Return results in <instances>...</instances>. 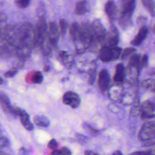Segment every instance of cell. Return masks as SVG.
Listing matches in <instances>:
<instances>
[{
	"mask_svg": "<svg viewBox=\"0 0 155 155\" xmlns=\"http://www.w3.org/2000/svg\"><path fill=\"white\" fill-rule=\"evenodd\" d=\"M0 104L7 112H8L14 116H18L20 108L13 107L10 104V102L8 97L1 91H0Z\"/></svg>",
	"mask_w": 155,
	"mask_h": 155,
	"instance_id": "12",
	"label": "cell"
},
{
	"mask_svg": "<svg viewBox=\"0 0 155 155\" xmlns=\"http://www.w3.org/2000/svg\"><path fill=\"white\" fill-rule=\"evenodd\" d=\"M59 33L62 37H64L66 34L67 28H68V23L64 19H61L59 21Z\"/></svg>",
	"mask_w": 155,
	"mask_h": 155,
	"instance_id": "26",
	"label": "cell"
},
{
	"mask_svg": "<svg viewBox=\"0 0 155 155\" xmlns=\"http://www.w3.org/2000/svg\"><path fill=\"white\" fill-rule=\"evenodd\" d=\"M148 29L147 27L143 25L140 27L137 35L131 42V44L134 46H138L142 44V42L146 38L148 34Z\"/></svg>",
	"mask_w": 155,
	"mask_h": 155,
	"instance_id": "16",
	"label": "cell"
},
{
	"mask_svg": "<svg viewBox=\"0 0 155 155\" xmlns=\"http://www.w3.org/2000/svg\"><path fill=\"white\" fill-rule=\"evenodd\" d=\"M136 50L133 48H126L121 54L122 59H127L128 57H131L136 53Z\"/></svg>",
	"mask_w": 155,
	"mask_h": 155,
	"instance_id": "27",
	"label": "cell"
},
{
	"mask_svg": "<svg viewBox=\"0 0 155 155\" xmlns=\"http://www.w3.org/2000/svg\"><path fill=\"white\" fill-rule=\"evenodd\" d=\"M139 112H140V107L139 105V96L137 97V96H136L134 101L133 107L131 110V113H132L133 115L136 116V115H137Z\"/></svg>",
	"mask_w": 155,
	"mask_h": 155,
	"instance_id": "28",
	"label": "cell"
},
{
	"mask_svg": "<svg viewBox=\"0 0 155 155\" xmlns=\"http://www.w3.org/2000/svg\"><path fill=\"white\" fill-rule=\"evenodd\" d=\"M140 55L136 53L133 54L130 58L129 63L128 67H132L135 68L139 71L140 69Z\"/></svg>",
	"mask_w": 155,
	"mask_h": 155,
	"instance_id": "22",
	"label": "cell"
},
{
	"mask_svg": "<svg viewBox=\"0 0 155 155\" xmlns=\"http://www.w3.org/2000/svg\"><path fill=\"white\" fill-rule=\"evenodd\" d=\"M91 38L88 48L91 51H96L100 45L102 46L104 38L106 34L105 28L99 20H94L91 23Z\"/></svg>",
	"mask_w": 155,
	"mask_h": 155,
	"instance_id": "4",
	"label": "cell"
},
{
	"mask_svg": "<svg viewBox=\"0 0 155 155\" xmlns=\"http://www.w3.org/2000/svg\"><path fill=\"white\" fill-rule=\"evenodd\" d=\"M17 73V70H11L9 71H7L4 73V76L6 78H12L15 75H16Z\"/></svg>",
	"mask_w": 155,
	"mask_h": 155,
	"instance_id": "34",
	"label": "cell"
},
{
	"mask_svg": "<svg viewBox=\"0 0 155 155\" xmlns=\"http://www.w3.org/2000/svg\"><path fill=\"white\" fill-rule=\"evenodd\" d=\"M18 116H19L21 124L26 130L28 131H31L33 130V125L30 121L29 116L24 110L20 109Z\"/></svg>",
	"mask_w": 155,
	"mask_h": 155,
	"instance_id": "18",
	"label": "cell"
},
{
	"mask_svg": "<svg viewBox=\"0 0 155 155\" xmlns=\"http://www.w3.org/2000/svg\"><path fill=\"white\" fill-rule=\"evenodd\" d=\"M47 33L50 45L52 48H56L58 45V39L59 36V30L57 24L50 21L47 25Z\"/></svg>",
	"mask_w": 155,
	"mask_h": 155,
	"instance_id": "8",
	"label": "cell"
},
{
	"mask_svg": "<svg viewBox=\"0 0 155 155\" xmlns=\"http://www.w3.org/2000/svg\"><path fill=\"white\" fill-rule=\"evenodd\" d=\"M33 31L35 47L39 48L45 55H49L52 47L48 40L47 25L44 18L39 19L33 28Z\"/></svg>",
	"mask_w": 155,
	"mask_h": 155,
	"instance_id": "2",
	"label": "cell"
},
{
	"mask_svg": "<svg viewBox=\"0 0 155 155\" xmlns=\"http://www.w3.org/2000/svg\"><path fill=\"white\" fill-rule=\"evenodd\" d=\"M33 120L36 125L42 127H47L50 124L48 118L43 115H36L33 117Z\"/></svg>",
	"mask_w": 155,
	"mask_h": 155,
	"instance_id": "20",
	"label": "cell"
},
{
	"mask_svg": "<svg viewBox=\"0 0 155 155\" xmlns=\"http://www.w3.org/2000/svg\"><path fill=\"white\" fill-rule=\"evenodd\" d=\"M135 5L136 0H120L119 23L122 28H126L130 24Z\"/></svg>",
	"mask_w": 155,
	"mask_h": 155,
	"instance_id": "5",
	"label": "cell"
},
{
	"mask_svg": "<svg viewBox=\"0 0 155 155\" xmlns=\"http://www.w3.org/2000/svg\"><path fill=\"white\" fill-rule=\"evenodd\" d=\"M70 36L73 42H75L79 32V24L76 22H73L70 27Z\"/></svg>",
	"mask_w": 155,
	"mask_h": 155,
	"instance_id": "21",
	"label": "cell"
},
{
	"mask_svg": "<svg viewBox=\"0 0 155 155\" xmlns=\"http://www.w3.org/2000/svg\"><path fill=\"white\" fill-rule=\"evenodd\" d=\"M147 64H148V56H147V55L145 54L140 58V69L142 68L145 67L147 65Z\"/></svg>",
	"mask_w": 155,
	"mask_h": 155,
	"instance_id": "32",
	"label": "cell"
},
{
	"mask_svg": "<svg viewBox=\"0 0 155 155\" xmlns=\"http://www.w3.org/2000/svg\"><path fill=\"white\" fill-rule=\"evenodd\" d=\"M140 112L141 117L143 119H147L153 117L154 113L155 112V103L150 101L143 102L140 108Z\"/></svg>",
	"mask_w": 155,
	"mask_h": 155,
	"instance_id": "11",
	"label": "cell"
},
{
	"mask_svg": "<svg viewBox=\"0 0 155 155\" xmlns=\"http://www.w3.org/2000/svg\"><path fill=\"white\" fill-rule=\"evenodd\" d=\"M113 155H122V153L119 151H117L113 153Z\"/></svg>",
	"mask_w": 155,
	"mask_h": 155,
	"instance_id": "37",
	"label": "cell"
},
{
	"mask_svg": "<svg viewBox=\"0 0 155 155\" xmlns=\"http://www.w3.org/2000/svg\"><path fill=\"white\" fill-rule=\"evenodd\" d=\"M151 153L150 151H137V152H134L132 154H151Z\"/></svg>",
	"mask_w": 155,
	"mask_h": 155,
	"instance_id": "35",
	"label": "cell"
},
{
	"mask_svg": "<svg viewBox=\"0 0 155 155\" xmlns=\"http://www.w3.org/2000/svg\"><path fill=\"white\" fill-rule=\"evenodd\" d=\"M155 137V123L147 122L142 125L138 137L143 141L149 140Z\"/></svg>",
	"mask_w": 155,
	"mask_h": 155,
	"instance_id": "7",
	"label": "cell"
},
{
	"mask_svg": "<svg viewBox=\"0 0 155 155\" xmlns=\"http://www.w3.org/2000/svg\"><path fill=\"white\" fill-rule=\"evenodd\" d=\"M30 0H15V3L18 8H25L30 4Z\"/></svg>",
	"mask_w": 155,
	"mask_h": 155,
	"instance_id": "29",
	"label": "cell"
},
{
	"mask_svg": "<svg viewBox=\"0 0 155 155\" xmlns=\"http://www.w3.org/2000/svg\"><path fill=\"white\" fill-rule=\"evenodd\" d=\"M110 84V74L108 72V71L103 68L102 69L98 74V87L101 92H105Z\"/></svg>",
	"mask_w": 155,
	"mask_h": 155,
	"instance_id": "13",
	"label": "cell"
},
{
	"mask_svg": "<svg viewBox=\"0 0 155 155\" xmlns=\"http://www.w3.org/2000/svg\"><path fill=\"white\" fill-rule=\"evenodd\" d=\"M105 12L111 22L114 21L117 15V7L113 0H108L104 6Z\"/></svg>",
	"mask_w": 155,
	"mask_h": 155,
	"instance_id": "14",
	"label": "cell"
},
{
	"mask_svg": "<svg viewBox=\"0 0 155 155\" xmlns=\"http://www.w3.org/2000/svg\"><path fill=\"white\" fill-rule=\"evenodd\" d=\"M8 27L7 16L4 12H0V49L3 44Z\"/></svg>",
	"mask_w": 155,
	"mask_h": 155,
	"instance_id": "17",
	"label": "cell"
},
{
	"mask_svg": "<svg viewBox=\"0 0 155 155\" xmlns=\"http://www.w3.org/2000/svg\"><path fill=\"white\" fill-rule=\"evenodd\" d=\"M119 42V35L116 28L114 26H111L109 31L106 32L102 46H116Z\"/></svg>",
	"mask_w": 155,
	"mask_h": 155,
	"instance_id": "9",
	"label": "cell"
},
{
	"mask_svg": "<svg viewBox=\"0 0 155 155\" xmlns=\"http://www.w3.org/2000/svg\"><path fill=\"white\" fill-rule=\"evenodd\" d=\"M122 49L116 46H104L99 50V58L102 62H108L117 59Z\"/></svg>",
	"mask_w": 155,
	"mask_h": 155,
	"instance_id": "6",
	"label": "cell"
},
{
	"mask_svg": "<svg viewBox=\"0 0 155 155\" xmlns=\"http://www.w3.org/2000/svg\"><path fill=\"white\" fill-rule=\"evenodd\" d=\"M125 78V68L122 64H118L116 66L113 79L116 82H122Z\"/></svg>",
	"mask_w": 155,
	"mask_h": 155,
	"instance_id": "19",
	"label": "cell"
},
{
	"mask_svg": "<svg viewBox=\"0 0 155 155\" xmlns=\"http://www.w3.org/2000/svg\"><path fill=\"white\" fill-rule=\"evenodd\" d=\"M143 87L147 89L155 90V81L152 79H147L143 82Z\"/></svg>",
	"mask_w": 155,
	"mask_h": 155,
	"instance_id": "31",
	"label": "cell"
},
{
	"mask_svg": "<svg viewBox=\"0 0 155 155\" xmlns=\"http://www.w3.org/2000/svg\"><path fill=\"white\" fill-rule=\"evenodd\" d=\"M4 83V80L0 76V84H2Z\"/></svg>",
	"mask_w": 155,
	"mask_h": 155,
	"instance_id": "38",
	"label": "cell"
},
{
	"mask_svg": "<svg viewBox=\"0 0 155 155\" xmlns=\"http://www.w3.org/2000/svg\"><path fill=\"white\" fill-rule=\"evenodd\" d=\"M62 101L65 105L73 108H77L81 103L79 96L76 93L70 91L64 93L62 97Z\"/></svg>",
	"mask_w": 155,
	"mask_h": 155,
	"instance_id": "10",
	"label": "cell"
},
{
	"mask_svg": "<svg viewBox=\"0 0 155 155\" xmlns=\"http://www.w3.org/2000/svg\"><path fill=\"white\" fill-rule=\"evenodd\" d=\"M33 25L28 22L10 25L13 54L20 60L28 58L35 47Z\"/></svg>",
	"mask_w": 155,
	"mask_h": 155,
	"instance_id": "1",
	"label": "cell"
},
{
	"mask_svg": "<svg viewBox=\"0 0 155 155\" xmlns=\"http://www.w3.org/2000/svg\"><path fill=\"white\" fill-rule=\"evenodd\" d=\"M87 10V3L85 1H80L76 3L74 8V12L76 14L78 15H82L85 13H86Z\"/></svg>",
	"mask_w": 155,
	"mask_h": 155,
	"instance_id": "24",
	"label": "cell"
},
{
	"mask_svg": "<svg viewBox=\"0 0 155 155\" xmlns=\"http://www.w3.org/2000/svg\"><path fill=\"white\" fill-rule=\"evenodd\" d=\"M143 5L153 16H155V4L153 0H141Z\"/></svg>",
	"mask_w": 155,
	"mask_h": 155,
	"instance_id": "25",
	"label": "cell"
},
{
	"mask_svg": "<svg viewBox=\"0 0 155 155\" xmlns=\"http://www.w3.org/2000/svg\"><path fill=\"white\" fill-rule=\"evenodd\" d=\"M153 33H155V24H154V27H153Z\"/></svg>",
	"mask_w": 155,
	"mask_h": 155,
	"instance_id": "39",
	"label": "cell"
},
{
	"mask_svg": "<svg viewBox=\"0 0 155 155\" xmlns=\"http://www.w3.org/2000/svg\"><path fill=\"white\" fill-rule=\"evenodd\" d=\"M58 58L67 68H70L74 64V59L72 56L66 51H59L58 53Z\"/></svg>",
	"mask_w": 155,
	"mask_h": 155,
	"instance_id": "15",
	"label": "cell"
},
{
	"mask_svg": "<svg viewBox=\"0 0 155 155\" xmlns=\"http://www.w3.org/2000/svg\"><path fill=\"white\" fill-rule=\"evenodd\" d=\"M28 79L30 82L36 84H39L42 83L44 79V77L41 72L36 71L30 74Z\"/></svg>",
	"mask_w": 155,
	"mask_h": 155,
	"instance_id": "23",
	"label": "cell"
},
{
	"mask_svg": "<svg viewBox=\"0 0 155 155\" xmlns=\"http://www.w3.org/2000/svg\"><path fill=\"white\" fill-rule=\"evenodd\" d=\"M52 154H64V155H70L71 154V152L70 151L65 148V147H63L61 148L60 149L58 150H54L51 153Z\"/></svg>",
	"mask_w": 155,
	"mask_h": 155,
	"instance_id": "30",
	"label": "cell"
},
{
	"mask_svg": "<svg viewBox=\"0 0 155 155\" xmlns=\"http://www.w3.org/2000/svg\"><path fill=\"white\" fill-rule=\"evenodd\" d=\"M85 154H87V155H90V154H96V153H94L93 151H87L84 153Z\"/></svg>",
	"mask_w": 155,
	"mask_h": 155,
	"instance_id": "36",
	"label": "cell"
},
{
	"mask_svg": "<svg viewBox=\"0 0 155 155\" xmlns=\"http://www.w3.org/2000/svg\"><path fill=\"white\" fill-rule=\"evenodd\" d=\"M48 147L51 150H55L58 147V143L55 139H51L48 143Z\"/></svg>",
	"mask_w": 155,
	"mask_h": 155,
	"instance_id": "33",
	"label": "cell"
},
{
	"mask_svg": "<svg viewBox=\"0 0 155 155\" xmlns=\"http://www.w3.org/2000/svg\"><path fill=\"white\" fill-rule=\"evenodd\" d=\"M91 38V23L83 22L79 25V32L74 42L76 51L81 53L88 48Z\"/></svg>",
	"mask_w": 155,
	"mask_h": 155,
	"instance_id": "3",
	"label": "cell"
}]
</instances>
